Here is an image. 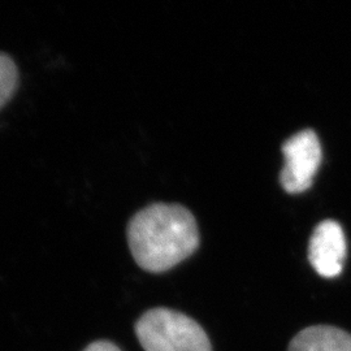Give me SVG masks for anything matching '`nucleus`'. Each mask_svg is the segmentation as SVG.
<instances>
[{
  "label": "nucleus",
  "mask_w": 351,
  "mask_h": 351,
  "mask_svg": "<svg viewBox=\"0 0 351 351\" xmlns=\"http://www.w3.org/2000/svg\"><path fill=\"white\" fill-rule=\"evenodd\" d=\"M288 351H351V335L336 326H308L291 339Z\"/></svg>",
  "instance_id": "39448f33"
},
{
  "label": "nucleus",
  "mask_w": 351,
  "mask_h": 351,
  "mask_svg": "<svg viewBox=\"0 0 351 351\" xmlns=\"http://www.w3.org/2000/svg\"><path fill=\"white\" fill-rule=\"evenodd\" d=\"M136 335L145 351H213L195 320L169 308H152L141 316Z\"/></svg>",
  "instance_id": "f03ea898"
},
{
  "label": "nucleus",
  "mask_w": 351,
  "mask_h": 351,
  "mask_svg": "<svg viewBox=\"0 0 351 351\" xmlns=\"http://www.w3.org/2000/svg\"><path fill=\"white\" fill-rule=\"evenodd\" d=\"M285 165L280 182L289 194H300L311 188L322 163V146L314 130L306 129L282 145Z\"/></svg>",
  "instance_id": "7ed1b4c3"
},
{
  "label": "nucleus",
  "mask_w": 351,
  "mask_h": 351,
  "mask_svg": "<svg viewBox=\"0 0 351 351\" xmlns=\"http://www.w3.org/2000/svg\"><path fill=\"white\" fill-rule=\"evenodd\" d=\"M346 252L345 233L339 223L326 220L315 228L308 245V259L320 276H339L346 261Z\"/></svg>",
  "instance_id": "20e7f679"
},
{
  "label": "nucleus",
  "mask_w": 351,
  "mask_h": 351,
  "mask_svg": "<svg viewBox=\"0 0 351 351\" xmlns=\"http://www.w3.org/2000/svg\"><path fill=\"white\" fill-rule=\"evenodd\" d=\"M19 86V69L12 58L0 52V108L12 99Z\"/></svg>",
  "instance_id": "423d86ee"
},
{
  "label": "nucleus",
  "mask_w": 351,
  "mask_h": 351,
  "mask_svg": "<svg viewBox=\"0 0 351 351\" xmlns=\"http://www.w3.org/2000/svg\"><path fill=\"white\" fill-rule=\"evenodd\" d=\"M84 351H121L110 341H95L91 342Z\"/></svg>",
  "instance_id": "0eeeda50"
},
{
  "label": "nucleus",
  "mask_w": 351,
  "mask_h": 351,
  "mask_svg": "<svg viewBox=\"0 0 351 351\" xmlns=\"http://www.w3.org/2000/svg\"><path fill=\"white\" fill-rule=\"evenodd\" d=\"M128 242L141 268L160 274L194 254L199 246V230L184 206L156 203L132 217Z\"/></svg>",
  "instance_id": "f257e3e1"
}]
</instances>
